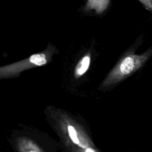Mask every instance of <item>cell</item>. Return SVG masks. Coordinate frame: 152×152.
Segmentation results:
<instances>
[{"instance_id": "3", "label": "cell", "mask_w": 152, "mask_h": 152, "mask_svg": "<svg viewBox=\"0 0 152 152\" xmlns=\"http://www.w3.org/2000/svg\"><path fill=\"white\" fill-rule=\"evenodd\" d=\"M52 142L43 133L30 130L16 131L11 137L15 152H57Z\"/></svg>"}, {"instance_id": "1", "label": "cell", "mask_w": 152, "mask_h": 152, "mask_svg": "<svg viewBox=\"0 0 152 152\" xmlns=\"http://www.w3.org/2000/svg\"><path fill=\"white\" fill-rule=\"evenodd\" d=\"M46 115L67 152H100L79 119L59 109L51 110Z\"/></svg>"}, {"instance_id": "5", "label": "cell", "mask_w": 152, "mask_h": 152, "mask_svg": "<svg viewBox=\"0 0 152 152\" xmlns=\"http://www.w3.org/2000/svg\"><path fill=\"white\" fill-rule=\"evenodd\" d=\"M91 62V53L89 52L83 56L77 64L74 72V78H79L84 74L89 68Z\"/></svg>"}, {"instance_id": "4", "label": "cell", "mask_w": 152, "mask_h": 152, "mask_svg": "<svg viewBox=\"0 0 152 152\" xmlns=\"http://www.w3.org/2000/svg\"><path fill=\"white\" fill-rule=\"evenodd\" d=\"M56 50L54 46L49 44L46 49L41 52L33 54L21 61L1 66L0 78L14 77L26 69L46 65L51 61Z\"/></svg>"}, {"instance_id": "7", "label": "cell", "mask_w": 152, "mask_h": 152, "mask_svg": "<svg viewBox=\"0 0 152 152\" xmlns=\"http://www.w3.org/2000/svg\"><path fill=\"white\" fill-rule=\"evenodd\" d=\"M148 10L152 11V0H139Z\"/></svg>"}, {"instance_id": "2", "label": "cell", "mask_w": 152, "mask_h": 152, "mask_svg": "<svg viewBox=\"0 0 152 152\" xmlns=\"http://www.w3.org/2000/svg\"><path fill=\"white\" fill-rule=\"evenodd\" d=\"M148 50L144 53L137 55L129 52L125 55L109 72L99 86L104 89L116 84L140 69L151 55Z\"/></svg>"}, {"instance_id": "6", "label": "cell", "mask_w": 152, "mask_h": 152, "mask_svg": "<svg viewBox=\"0 0 152 152\" xmlns=\"http://www.w3.org/2000/svg\"><path fill=\"white\" fill-rule=\"evenodd\" d=\"M110 0H87L85 8L94 10L98 14L103 13L109 7Z\"/></svg>"}]
</instances>
